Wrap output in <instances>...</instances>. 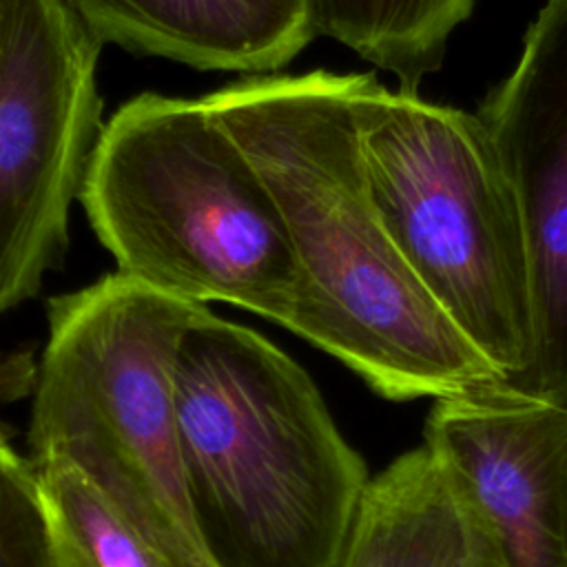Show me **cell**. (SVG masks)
<instances>
[{
  "label": "cell",
  "instance_id": "cell-9",
  "mask_svg": "<svg viewBox=\"0 0 567 567\" xmlns=\"http://www.w3.org/2000/svg\"><path fill=\"white\" fill-rule=\"evenodd\" d=\"M97 44L199 71L272 75L315 38L312 0H62Z\"/></svg>",
  "mask_w": 567,
  "mask_h": 567
},
{
  "label": "cell",
  "instance_id": "cell-11",
  "mask_svg": "<svg viewBox=\"0 0 567 567\" xmlns=\"http://www.w3.org/2000/svg\"><path fill=\"white\" fill-rule=\"evenodd\" d=\"M476 0H312L317 35H328L363 60L392 73L401 91L443 64L452 31Z\"/></svg>",
  "mask_w": 567,
  "mask_h": 567
},
{
  "label": "cell",
  "instance_id": "cell-7",
  "mask_svg": "<svg viewBox=\"0 0 567 567\" xmlns=\"http://www.w3.org/2000/svg\"><path fill=\"white\" fill-rule=\"evenodd\" d=\"M476 115L516 190L532 270V357L503 383L567 403V0L538 9Z\"/></svg>",
  "mask_w": 567,
  "mask_h": 567
},
{
  "label": "cell",
  "instance_id": "cell-15",
  "mask_svg": "<svg viewBox=\"0 0 567 567\" xmlns=\"http://www.w3.org/2000/svg\"><path fill=\"white\" fill-rule=\"evenodd\" d=\"M2 13H4V0H0V29H2Z\"/></svg>",
  "mask_w": 567,
  "mask_h": 567
},
{
  "label": "cell",
  "instance_id": "cell-12",
  "mask_svg": "<svg viewBox=\"0 0 567 567\" xmlns=\"http://www.w3.org/2000/svg\"><path fill=\"white\" fill-rule=\"evenodd\" d=\"M33 465L51 520L55 567H168L75 467L62 461Z\"/></svg>",
  "mask_w": 567,
  "mask_h": 567
},
{
  "label": "cell",
  "instance_id": "cell-4",
  "mask_svg": "<svg viewBox=\"0 0 567 567\" xmlns=\"http://www.w3.org/2000/svg\"><path fill=\"white\" fill-rule=\"evenodd\" d=\"M204 303L122 272L47 299L31 463L75 467L168 567H215L184 487L173 365Z\"/></svg>",
  "mask_w": 567,
  "mask_h": 567
},
{
  "label": "cell",
  "instance_id": "cell-14",
  "mask_svg": "<svg viewBox=\"0 0 567 567\" xmlns=\"http://www.w3.org/2000/svg\"><path fill=\"white\" fill-rule=\"evenodd\" d=\"M38 379V359L31 346L0 352V408L33 394ZM0 436L11 439L13 427L0 416Z\"/></svg>",
  "mask_w": 567,
  "mask_h": 567
},
{
  "label": "cell",
  "instance_id": "cell-6",
  "mask_svg": "<svg viewBox=\"0 0 567 567\" xmlns=\"http://www.w3.org/2000/svg\"><path fill=\"white\" fill-rule=\"evenodd\" d=\"M102 44L62 0H4L0 29V317L38 297L100 137Z\"/></svg>",
  "mask_w": 567,
  "mask_h": 567
},
{
  "label": "cell",
  "instance_id": "cell-13",
  "mask_svg": "<svg viewBox=\"0 0 567 567\" xmlns=\"http://www.w3.org/2000/svg\"><path fill=\"white\" fill-rule=\"evenodd\" d=\"M0 567H55L38 472L0 436Z\"/></svg>",
  "mask_w": 567,
  "mask_h": 567
},
{
  "label": "cell",
  "instance_id": "cell-5",
  "mask_svg": "<svg viewBox=\"0 0 567 567\" xmlns=\"http://www.w3.org/2000/svg\"><path fill=\"white\" fill-rule=\"evenodd\" d=\"M359 148L383 228L416 279L501 381L532 357L527 237L516 190L476 113L363 73Z\"/></svg>",
  "mask_w": 567,
  "mask_h": 567
},
{
  "label": "cell",
  "instance_id": "cell-8",
  "mask_svg": "<svg viewBox=\"0 0 567 567\" xmlns=\"http://www.w3.org/2000/svg\"><path fill=\"white\" fill-rule=\"evenodd\" d=\"M425 445L478 512L503 567H567V403L494 381L436 399Z\"/></svg>",
  "mask_w": 567,
  "mask_h": 567
},
{
  "label": "cell",
  "instance_id": "cell-2",
  "mask_svg": "<svg viewBox=\"0 0 567 567\" xmlns=\"http://www.w3.org/2000/svg\"><path fill=\"white\" fill-rule=\"evenodd\" d=\"M173 399L188 507L215 567H334L368 470L310 374L204 306Z\"/></svg>",
  "mask_w": 567,
  "mask_h": 567
},
{
  "label": "cell",
  "instance_id": "cell-10",
  "mask_svg": "<svg viewBox=\"0 0 567 567\" xmlns=\"http://www.w3.org/2000/svg\"><path fill=\"white\" fill-rule=\"evenodd\" d=\"M334 567H503L478 512L423 443L368 478Z\"/></svg>",
  "mask_w": 567,
  "mask_h": 567
},
{
  "label": "cell",
  "instance_id": "cell-1",
  "mask_svg": "<svg viewBox=\"0 0 567 567\" xmlns=\"http://www.w3.org/2000/svg\"><path fill=\"white\" fill-rule=\"evenodd\" d=\"M363 73L248 75L202 95L268 184L297 261L286 330L394 401L501 374L396 250L374 208L354 95Z\"/></svg>",
  "mask_w": 567,
  "mask_h": 567
},
{
  "label": "cell",
  "instance_id": "cell-3",
  "mask_svg": "<svg viewBox=\"0 0 567 567\" xmlns=\"http://www.w3.org/2000/svg\"><path fill=\"white\" fill-rule=\"evenodd\" d=\"M80 204L117 272L284 328L297 261L279 206L204 102L144 91L104 120Z\"/></svg>",
  "mask_w": 567,
  "mask_h": 567
}]
</instances>
